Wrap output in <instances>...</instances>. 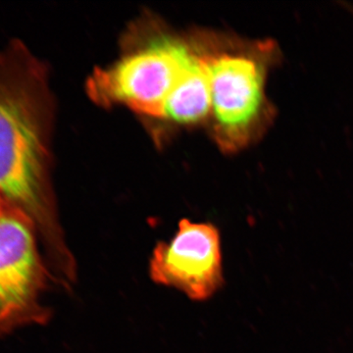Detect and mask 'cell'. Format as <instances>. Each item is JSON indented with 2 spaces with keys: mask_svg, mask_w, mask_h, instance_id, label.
I'll return each instance as SVG.
<instances>
[{
  "mask_svg": "<svg viewBox=\"0 0 353 353\" xmlns=\"http://www.w3.org/2000/svg\"><path fill=\"white\" fill-rule=\"evenodd\" d=\"M43 65L19 39L0 50V192L36 225L53 277L76 280L50 178L52 108Z\"/></svg>",
  "mask_w": 353,
  "mask_h": 353,
  "instance_id": "1",
  "label": "cell"
},
{
  "mask_svg": "<svg viewBox=\"0 0 353 353\" xmlns=\"http://www.w3.org/2000/svg\"><path fill=\"white\" fill-rule=\"evenodd\" d=\"M204 51L213 138L222 152H241L263 138L275 123L277 108L267 94V82L282 62V50L271 39L225 38Z\"/></svg>",
  "mask_w": 353,
  "mask_h": 353,
  "instance_id": "2",
  "label": "cell"
},
{
  "mask_svg": "<svg viewBox=\"0 0 353 353\" xmlns=\"http://www.w3.org/2000/svg\"><path fill=\"white\" fill-rule=\"evenodd\" d=\"M199 50L183 39L161 34L123 55L88 79V94L102 105L124 104L134 112L163 119L174 90Z\"/></svg>",
  "mask_w": 353,
  "mask_h": 353,
  "instance_id": "3",
  "label": "cell"
},
{
  "mask_svg": "<svg viewBox=\"0 0 353 353\" xmlns=\"http://www.w3.org/2000/svg\"><path fill=\"white\" fill-rule=\"evenodd\" d=\"M41 248L31 218L6 202L0 215V336L50 321L41 299L55 280Z\"/></svg>",
  "mask_w": 353,
  "mask_h": 353,
  "instance_id": "4",
  "label": "cell"
},
{
  "mask_svg": "<svg viewBox=\"0 0 353 353\" xmlns=\"http://www.w3.org/2000/svg\"><path fill=\"white\" fill-rule=\"evenodd\" d=\"M150 276L194 301L211 299L224 284L219 231L209 223L182 219L174 238L155 245Z\"/></svg>",
  "mask_w": 353,
  "mask_h": 353,
  "instance_id": "5",
  "label": "cell"
},
{
  "mask_svg": "<svg viewBox=\"0 0 353 353\" xmlns=\"http://www.w3.org/2000/svg\"><path fill=\"white\" fill-rule=\"evenodd\" d=\"M210 78L205 51L199 50L165 106L163 119L180 125H194L210 118Z\"/></svg>",
  "mask_w": 353,
  "mask_h": 353,
  "instance_id": "6",
  "label": "cell"
},
{
  "mask_svg": "<svg viewBox=\"0 0 353 353\" xmlns=\"http://www.w3.org/2000/svg\"><path fill=\"white\" fill-rule=\"evenodd\" d=\"M6 201L4 199L3 196H2L1 192H0V215H1L2 211H3L4 208H6Z\"/></svg>",
  "mask_w": 353,
  "mask_h": 353,
  "instance_id": "7",
  "label": "cell"
}]
</instances>
